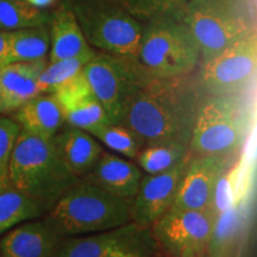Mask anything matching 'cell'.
<instances>
[{
    "instance_id": "1",
    "label": "cell",
    "mask_w": 257,
    "mask_h": 257,
    "mask_svg": "<svg viewBox=\"0 0 257 257\" xmlns=\"http://www.w3.org/2000/svg\"><path fill=\"white\" fill-rule=\"evenodd\" d=\"M200 98L194 74L153 76L130 99L120 124L130 127L144 144L175 141L189 146Z\"/></svg>"
},
{
    "instance_id": "2",
    "label": "cell",
    "mask_w": 257,
    "mask_h": 257,
    "mask_svg": "<svg viewBox=\"0 0 257 257\" xmlns=\"http://www.w3.org/2000/svg\"><path fill=\"white\" fill-rule=\"evenodd\" d=\"M255 118L253 89L237 94L201 95L189 150L197 156H238Z\"/></svg>"
},
{
    "instance_id": "3",
    "label": "cell",
    "mask_w": 257,
    "mask_h": 257,
    "mask_svg": "<svg viewBox=\"0 0 257 257\" xmlns=\"http://www.w3.org/2000/svg\"><path fill=\"white\" fill-rule=\"evenodd\" d=\"M80 181L57 155L53 140L22 130L10 163V184L48 212Z\"/></svg>"
},
{
    "instance_id": "4",
    "label": "cell",
    "mask_w": 257,
    "mask_h": 257,
    "mask_svg": "<svg viewBox=\"0 0 257 257\" xmlns=\"http://www.w3.org/2000/svg\"><path fill=\"white\" fill-rule=\"evenodd\" d=\"M131 207L133 199L117 197L80 179L43 218L60 236H83L130 223Z\"/></svg>"
},
{
    "instance_id": "5",
    "label": "cell",
    "mask_w": 257,
    "mask_h": 257,
    "mask_svg": "<svg viewBox=\"0 0 257 257\" xmlns=\"http://www.w3.org/2000/svg\"><path fill=\"white\" fill-rule=\"evenodd\" d=\"M137 59L154 78H175L194 74L201 53L184 19L163 16L143 23Z\"/></svg>"
},
{
    "instance_id": "6",
    "label": "cell",
    "mask_w": 257,
    "mask_h": 257,
    "mask_svg": "<svg viewBox=\"0 0 257 257\" xmlns=\"http://www.w3.org/2000/svg\"><path fill=\"white\" fill-rule=\"evenodd\" d=\"M182 19L200 48L201 62L256 32L242 0H187Z\"/></svg>"
},
{
    "instance_id": "7",
    "label": "cell",
    "mask_w": 257,
    "mask_h": 257,
    "mask_svg": "<svg viewBox=\"0 0 257 257\" xmlns=\"http://www.w3.org/2000/svg\"><path fill=\"white\" fill-rule=\"evenodd\" d=\"M68 4L92 48L137 57L143 23L111 0H70Z\"/></svg>"
},
{
    "instance_id": "8",
    "label": "cell",
    "mask_w": 257,
    "mask_h": 257,
    "mask_svg": "<svg viewBox=\"0 0 257 257\" xmlns=\"http://www.w3.org/2000/svg\"><path fill=\"white\" fill-rule=\"evenodd\" d=\"M83 74L111 124L121 123L130 99L153 78L137 57L105 51H96L83 67Z\"/></svg>"
},
{
    "instance_id": "9",
    "label": "cell",
    "mask_w": 257,
    "mask_h": 257,
    "mask_svg": "<svg viewBox=\"0 0 257 257\" xmlns=\"http://www.w3.org/2000/svg\"><path fill=\"white\" fill-rule=\"evenodd\" d=\"M194 76L201 95L252 91L257 83V31L201 62Z\"/></svg>"
},
{
    "instance_id": "10",
    "label": "cell",
    "mask_w": 257,
    "mask_h": 257,
    "mask_svg": "<svg viewBox=\"0 0 257 257\" xmlns=\"http://www.w3.org/2000/svg\"><path fill=\"white\" fill-rule=\"evenodd\" d=\"M160 253L153 226L130 221L101 232L64 237L56 257H157Z\"/></svg>"
},
{
    "instance_id": "11",
    "label": "cell",
    "mask_w": 257,
    "mask_h": 257,
    "mask_svg": "<svg viewBox=\"0 0 257 257\" xmlns=\"http://www.w3.org/2000/svg\"><path fill=\"white\" fill-rule=\"evenodd\" d=\"M217 217L212 211H167L153 231L161 253L167 257H205Z\"/></svg>"
},
{
    "instance_id": "12",
    "label": "cell",
    "mask_w": 257,
    "mask_h": 257,
    "mask_svg": "<svg viewBox=\"0 0 257 257\" xmlns=\"http://www.w3.org/2000/svg\"><path fill=\"white\" fill-rule=\"evenodd\" d=\"M237 157L193 155L170 208L212 211V200L218 181L236 165Z\"/></svg>"
},
{
    "instance_id": "13",
    "label": "cell",
    "mask_w": 257,
    "mask_h": 257,
    "mask_svg": "<svg viewBox=\"0 0 257 257\" xmlns=\"http://www.w3.org/2000/svg\"><path fill=\"white\" fill-rule=\"evenodd\" d=\"M192 157L193 154L189 152L168 170L142 176L140 187L133 199V221L143 226H153L170 210Z\"/></svg>"
},
{
    "instance_id": "14",
    "label": "cell",
    "mask_w": 257,
    "mask_h": 257,
    "mask_svg": "<svg viewBox=\"0 0 257 257\" xmlns=\"http://www.w3.org/2000/svg\"><path fill=\"white\" fill-rule=\"evenodd\" d=\"M54 94L62 108L66 124L70 126L88 133L96 126L110 123L105 108L89 87L83 69L57 88Z\"/></svg>"
},
{
    "instance_id": "15",
    "label": "cell",
    "mask_w": 257,
    "mask_h": 257,
    "mask_svg": "<svg viewBox=\"0 0 257 257\" xmlns=\"http://www.w3.org/2000/svg\"><path fill=\"white\" fill-rule=\"evenodd\" d=\"M64 237L43 217L22 223L0 240L2 257H56Z\"/></svg>"
},
{
    "instance_id": "16",
    "label": "cell",
    "mask_w": 257,
    "mask_h": 257,
    "mask_svg": "<svg viewBox=\"0 0 257 257\" xmlns=\"http://www.w3.org/2000/svg\"><path fill=\"white\" fill-rule=\"evenodd\" d=\"M143 175L134 160L105 150L94 168L81 180L117 197L134 199Z\"/></svg>"
},
{
    "instance_id": "17",
    "label": "cell",
    "mask_w": 257,
    "mask_h": 257,
    "mask_svg": "<svg viewBox=\"0 0 257 257\" xmlns=\"http://www.w3.org/2000/svg\"><path fill=\"white\" fill-rule=\"evenodd\" d=\"M49 60L12 62L0 66V115L14 113L37 95V81Z\"/></svg>"
},
{
    "instance_id": "18",
    "label": "cell",
    "mask_w": 257,
    "mask_h": 257,
    "mask_svg": "<svg viewBox=\"0 0 257 257\" xmlns=\"http://www.w3.org/2000/svg\"><path fill=\"white\" fill-rule=\"evenodd\" d=\"M51 140L64 166L79 179L94 168L105 152L102 144L94 136L68 124Z\"/></svg>"
},
{
    "instance_id": "19",
    "label": "cell",
    "mask_w": 257,
    "mask_h": 257,
    "mask_svg": "<svg viewBox=\"0 0 257 257\" xmlns=\"http://www.w3.org/2000/svg\"><path fill=\"white\" fill-rule=\"evenodd\" d=\"M50 50L48 60L55 62L64 59H83L89 61L96 51L89 46L80 28L78 19L69 4H64L51 16Z\"/></svg>"
},
{
    "instance_id": "20",
    "label": "cell",
    "mask_w": 257,
    "mask_h": 257,
    "mask_svg": "<svg viewBox=\"0 0 257 257\" xmlns=\"http://www.w3.org/2000/svg\"><path fill=\"white\" fill-rule=\"evenodd\" d=\"M12 119L22 130L49 140L66 124L62 108L54 93L32 96L14 112Z\"/></svg>"
},
{
    "instance_id": "21",
    "label": "cell",
    "mask_w": 257,
    "mask_h": 257,
    "mask_svg": "<svg viewBox=\"0 0 257 257\" xmlns=\"http://www.w3.org/2000/svg\"><path fill=\"white\" fill-rule=\"evenodd\" d=\"M8 63L48 59L50 50V30L48 25L8 31Z\"/></svg>"
},
{
    "instance_id": "22",
    "label": "cell",
    "mask_w": 257,
    "mask_h": 257,
    "mask_svg": "<svg viewBox=\"0 0 257 257\" xmlns=\"http://www.w3.org/2000/svg\"><path fill=\"white\" fill-rule=\"evenodd\" d=\"M46 213L37 201L17 189L10 187L0 192V233Z\"/></svg>"
},
{
    "instance_id": "23",
    "label": "cell",
    "mask_w": 257,
    "mask_h": 257,
    "mask_svg": "<svg viewBox=\"0 0 257 257\" xmlns=\"http://www.w3.org/2000/svg\"><path fill=\"white\" fill-rule=\"evenodd\" d=\"M191 152L188 144L175 141H160L144 144L135 160L144 174H159L176 165Z\"/></svg>"
},
{
    "instance_id": "24",
    "label": "cell",
    "mask_w": 257,
    "mask_h": 257,
    "mask_svg": "<svg viewBox=\"0 0 257 257\" xmlns=\"http://www.w3.org/2000/svg\"><path fill=\"white\" fill-rule=\"evenodd\" d=\"M51 16L44 9L27 0H0V30L15 31L50 23Z\"/></svg>"
},
{
    "instance_id": "25",
    "label": "cell",
    "mask_w": 257,
    "mask_h": 257,
    "mask_svg": "<svg viewBox=\"0 0 257 257\" xmlns=\"http://www.w3.org/2000/svg\"><path fill=\"white\" fill-rule=\"evenodd\" d=\"M88 133L112 153L128 160H136L138 153L144 147L143 141L124 124H104Z\"/></svg>"
},
{
    "instance_id": "26",
    "label": "cell",
    "mask_w": 257,
    "mask_h": 257,
    "mask_svg": "<svg viewBox=\"0 0 257 257\" xmlns=\"http://www.w3.org/2000/svg\"><path fill=\"white\" fill-rule=\"evenodd\" d=\"M141 23L150 19L173 16L182 18L187 0H111Z\"/></svg>"
},
{
    "instance_id": "27",
    "label": "cell",
    "mask_w": 257,
    "mask_h": 257,
    "mask_svg": "<svg viewBox=\"0 0 257 257\" xmlns=\"http://www.w3.org/2000/svg\"><path fill=\"white\" fill-rule=\"evenodd\" d=\"M88 61L83 59H64L55 62H48L47 67L40 75L37 81L38 94L55 93L63 83L82 72Z\"/></svg>"
},
{
    "instance_id": "28",
    "label": "cell",
    "mask_w": 257,
    "mask_h": 257,
    "mask_svg": "<svg viewBox=\"0 0 257 257\" xmlns=\"http://www.w3.org/2000/svg\"><path fill=\"white\" fill-rule=\"evenodd\" d=\"M19 133L21 126L12 118L0 117V192L11 187L10 163Z\"/></svg>"
},
{
    "instance_id": "29",
    "label": "cell",
    "mask_w": 257,
    "mask_h": 257,
    "mask_svg": "<svg viewBox=\"0 0 257 257\" xmlns=\"http://www.w3.org/2000/svg\"><path fill=\"white\" fill-rule=\"evenodd\" d=\"M9 57V37L8 31L0 30V66L8 63Z\"/></svg>"
},
{
    "instance_id": "30",
    "label": "cell",
    "mask_w": 257,
    "mask_h": 257,
    "mask_svg": "<svg viewBox=\"0 0 257 257\" xmlns=\"http://www.w3.org/2000/svg\"><path fill=\"white\" fill-rule=\"evenodd\" d=\"M29 4L36 6V8L40 9H46L48 6H50L51 4L55 3V0H27Z\"/></svg>"
}]
</instances>
